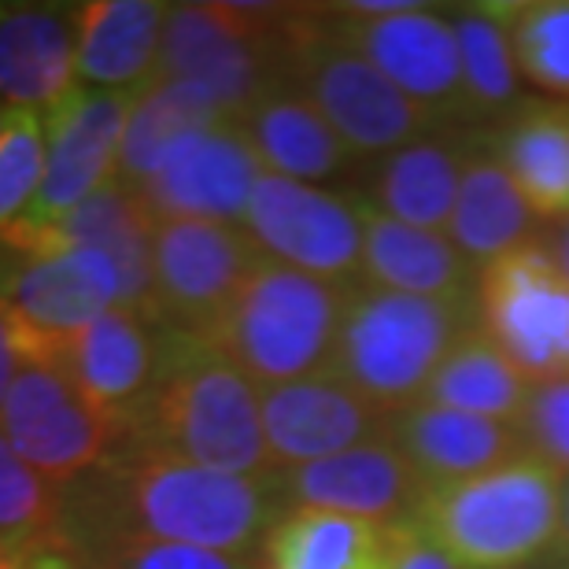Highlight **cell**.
Masks as SVG:
<instances>
[{"label":"cell","mask_w":569,"mask_h":569,"mask_svg":"<svg viewBox=\"0 0 569 569\" xmlns=\"http://www.w3.org/2000/svg\"><path fill=\"white\" fill-rule=\"evenodd\" d=\"M284 510L278 473L241 477L116 448L97 470L63 488V555L108 540H167L256 555Z\"/></svg>","instance_id":"6da1fadb"},{"label":"cell","mask_w":569,"mask_h":569,"mask_svg":"<svg viewBox=\"0 0 569 569\" xmlns=\"http://www.w3.org/2000/svg\"><path fill=\"white\" fill-rule=\"evenodd\" d=\"M119 448L167 455L203 470L270 477L259 389L208 340L170 333L141 411L130 418Z\"/></svg>","instance_id":"7a4b0ae2"},{"label":"cell","mask_w":569,"mask_h":569,"mask_svg":"<svg viewBox=\"0 0 569 569\" xmlns=\"http://www.w3.org/2000/svg\"><path fill=\"white\" fill-rule=\"evenodd\" d=\"M356 284H337L263 256L200 340L256 389L333 373Z\"/></svg>","instance_id":"3957f363"},{"label":"cell","mask_w":569,"mask_h":569,"mask_svg":"<svg viewBox=\"0 0 569 569\" xmlns=\"http://www.w3.org/2000/svg\"><path fill=\"white\" fill-rule=\"evenodd\" d=\"M566 477L521 455L455 485H432L415 521L462 569H526L559 548Z\"/></svg>","instance_id":"277c9868"},{"label":"cell","mask_w":569,"mask_h":569,"mask_svg":"<svg viewBox=\"0 0 569 569\" xmlns=\"http://www.w3.org/2000/svg\"><path fill=\"white\" fill-rule=\"evenodd\" d=\"M473 326L462 300H429L362 284L351 292L333 373L396 418L422 403L432 373Z\"/></svg>","instance_id":"5b68a950"},{"label":"cell","mask_w":569,"mask_h":569,"mask_svg":"<svg viewBox=\"0 0 569 569\" xmlns=\"http://www.w3.org/2000/svg\"><path fill=\"white\" fill-rule=\"evenodd\" d=\"M289 71L296 89L322 111L351 156L396 152L437 122L429 108L400 93L367 56L329 22V8H296L289 33Z\"/></svg>","instance_id":"8992f818"},{"label":"cell","mask_w":569,"mask_h":569,"mask_svg":"<svg viewBox=\"0 0 569 569\" xmlns=\"http://www.w3.org/2000/svg\"><path fill=\"white\" fill-rule=\"evenodd\" d=\"M289 4H178L167 11L156 78L192 82L233 122L270 93L278 63L289 67ZM152 78V82H156Z\"/></svg>","instance_id":"52a82bcc"},{"label":"cell","mask_w":569,"mask_h":569,"mask_svg":"<svg viewBox=\"0 0 569 569\" xmlns=\"http://www.w3.org/2000/svg\"><path fill=\"white\" fill-rule=\"evenodd\" d=\"M477 326L529 385L569 378V274L555 252L521 244L477 274Z\"/></svg>","instance_id":"ba28073f"},{"label":"cell","mask_w":569,"mask_h":569,"mask_svg":"<svg viewBox=\"0 0 569 569\" xmlns=\"http://www.w3.org/2000/svg\"><path fill=\"white\" fill-rule=\"evenodd\" d=\"M263 259L244 226L159 219L152 233V307L148 322L170 333H208L244 278Z\"/></svg>","instance_id":"9c48e42d"},{"label":"cell","mask_w":569,"mask_h":569,"mask_svg":"<svg viewBox=\"0 0 569 569\" xmlns=\"http://www.w3.org/2000/svg\"><path fill=\"white\" fill-rule=\"evenodd\" d=\"M0 437L52 485H74L119 448L122 429L52 362L27 359L0 407Z\"/></svg>","instance_id":"30bf717a"},{"label":"cell","mask_w":569,"mask_h":569,"mask_svg":"<svg viewBox=\"0 0 569 569\" xmlns=\"http://www.w3.org/2000/svg\"><path fill=\"white\" fill-rule=\"evenodd\" d=\"M241 226L259 252L284 267L337 284L362 278V208L345 197L263 170Z\"/></svg>","instance_id":"8fae6325"},{"label":"cell","mask_w":569,"mask_h":569,"mask_svg":"<svg viewBox=\"0 0 569 569\" xmlns=\"http://www.w3.org/2000/svg\"><path fill=\"white\" fill-rule=\"evenodd\" d=\"M133 93H100L78 86L44 119V178L27 226H52L78 203L119 181V152Z\"/></svg>","instance_id":"7c38bea8"},{"label":"cell","mask_w":569,"mask_h":569,"mask_svg":"<svg viewBox=\"0 0 569 569\" xmlns=\"http://www.w3.org/2000/svg\"><path fill=\"white\" fill-rule=\"evenodd\" d=\"M329 22L415 104L429 108L437 119L440 111H466L455 22L437 8L415 4L400 16H359L337 4L329 8Z\"/></svg>","instance_id":"4fadbf2b"},{"label":"cell","mask_w":569,"mask_h":569,"mask_svg":"<svg viewBox=\"0 0 569 569\" xmlns=\"http://www.w3.org/2000/svg\"><path fill=\"white\" fill-rule=\"evenodd\" d=\"M259 411H263V437L274 473L300 470L378 440L392 422L340 373L259 389Z\"/></svg>","instance_id":"5bb4252c"},{"label":"cell","mask_w":569,"mask_h":569,"mask_svg":"<svg viewBox=\"0 0 569 569\" xmlns=\"http://www.w3.org/2000/svg\"><path fill=\"white\" fill-rule=\"evenodd\" d=\"M263 163L237 122L181 141L152 178L133 192L152 219H200L241 226Z\"/></svg>","instance_id":"9a60e30c"},{"label":"cell","mask_w":569,"mask_h":569,"mask_svg":"<svg viewBox=\"0 0 569 569\" xmlns=\"http://www.w3.org/2000/svg\"><path fill=\"white\" fill-rule=\"evenodd\" d=\"M284 507H315L333 515L400 526L422 507L429 485L407 462V455L389 440V432L333 459L278 473Z\"/></svg>","instance_id":"2e32d148"},{"label":"cell","mask_w":569,"mask_h":569,"mask_svg":"<svg viewBox=\"0 0 569 569\" xmlns=\"http://www.w3.org/2000/svg\"><path fill=\"white\" fill-rule=\"evenodd\" d=\"M152 326L156 322H148L144 315L130 311V307H111L97 322L60 340L49 359L122 432L148 400L159 370L163 340H156Z\"/></svg>","instance_id":"e0dca14e"},{"label":"cell","mask_w":569,"mask_h":569,"mask_svg":"<svg viewBox=\"0 0 569 569\" xmlns=\"http://www.w3.org/2000/svg\"><path fill=\"white\" fill-rule=\"evenodd\" d=\"M78 86V11L0 8V104L49 116Z\"/></svg>","instance_id":"ac0fdd59"},{"label":"cell","mask_w":569,"mask_h":569,"mask_svg":"<svg viewBox=\"0 0 569 569\" xmlns=\"http://www.w3.org/2000/svg\"><path fill=\"white\" fill-rule=\"evenodd\" d=\"M389 440L429 488L466 481L526 455V440L515 422H496L437 403H415L396 415L389 422Z\"/></svg>","instance_id":"d6986e66"},{"label":"cell","mask_w":569,"mask_h":569,"mask_svg":"<svg viewBox=\"0 0 569 569\" xmlns=\"http://www.w3.org/2000/svg\"><path fill=\"white\" fill-rule=\"evenodd\" d=\"M78 82L100 93H141L156 78L170 4L89 0L78 4Z\"/></svg>","instance_id":"ffe728a7"},{"label":"cell","mask_w":569,"mask_h":569,"mask_svg":"<svg viewBox=\"0 0 569 569\" xmlns=\"http://www.w3.org/2000/svg\"><path fill=\"white\" fill-rule=\"evenodd\" d=\"M244 141L252 144L256 159L267 174H281L292 181L318 186L326 178H337L348 167V144L337 138V130L322 119L311 100L300 89L274 86L252 108L237 119Z\"/></svg>","instance_id":"44dd1931"},{"label":"cell","mask_w":569,"mask_h":569,"mask_svg":"<svg viewBox=\"0 0 569 569\" xmlns=\"http://www.w3.org/2000/svg\"><path fill=\"white\" fill-rule=\"evenodd\" d=\"M473 263L459 252L448 233L418 230L389 214L362 208V278L373 289L462 300Z\"/></svg>","instance_id":"7402d4cb"},{"label":"cell","mask_w":569,"mask_h":569,"mask_svg":"<svg viewBox=\"0 0 569 569\" xmlns=\"http://www.w3.org/2000/svg\"><path fill=\"white\" fill-rule=\"evenodd\" d=\"M392 526L284 507L256 548V569H389Z\"/></svg>","instance_id":"603a6c76"},{"label":"cell","mask_w":569,"mask_h":569,"mask_svg":"<svg viewBox=\"0 0 569 569\" xmlns=\"http://www.w3.org/2000/svg\"><path fill=\"white\" fill-rule=\"evenodd\" d=\"M226 122L233 119L219 108V100L208 89L178 82V78H156L141 93H133L130 122L119 152V181L130 189L144 186L181 141L197 138L203 130L226 127Z\"/></svg>","instance_id":"cb8c5ba5"},{"label":"cell","mask_w":569,"mask_h":569,"mask_svg":"<svg viewBox=\"0 0 569 569\" xmlns=\"http://www.w3.org/2000/svg\"><path fill=\"white\" fill-rule=\"evenodd\" d=\"M532 219L537 214L521 200L518 186L510 181L499 159L492 156L466 159V174L448 222V237L459 244V252L473 267H488L499 256L515 252L521 244H532L529 241Z\"/></svg>","instance_id":"d4e9b609"},{"label":"cell","mask_w":569,"mask_h":569,"mask_svg":"<svg viewBox=\"0 0 569 569\" xmlns=\"http://www.w3.org/2000/svg\"><path fill=\"white\" fill-rule=\"evenodd\" d=\"M532 385L521 373L503 348L496 340L481 333V326H473L459 345L451 348V356L440 362V370L432 373L422 403L451 407V411L496 418V422H515L526 411Z\"/></svg>","instance_id":"484cf974"},{"label":"cell","mask_w":569,"mask_h":569,"mask_svg":"<svg viewBox=\"0 0 569 569\" xmlns=\"http://www.w3.org/2000/svg\"><path fill=\"white\" fill-rule=\"evenodd\" d=\"M466 174V156L440 141H415L385 159L378 174V203L373 211L418 230L448 233L455 200Z\"/></svg>","instance_id":"4316f807"},{"label":"cell","mask_w":569,"mask_h":569,"mask_svg":"<svg viewBox=\"0 0 569 569\" xmlns=\"http://www.w3.org/2000/svg\"><path fill=\"white\" fill-rule=\"evenodd\" d=\"M499 163L537 219H569V108H532L510 127Z\"/></svg>","instance_id":"83f0119b"},{"label":"cell","mask_w":569,"mask_h":569,"mask_svg":"<svg viewBox=\"0 0 569 569\" xmlns=\"http://www.w3.org/2000/svg\"><path fill=\"white\" fill-rule=\"evenodd\" d=\"M462 67L466 111H499L518 97V60L510 44L507 8H459L451 16Z\"/></svg>","instance_id":"f1b7e54d"},{"label":"cell","mask_w":569,"mask_h":569,"mask_svg":"<svg viewBox=\"0 0 569 569\" xmlns=\"http://www.w3.org/2000/svg\"><path fill=\"white\" fill-rule=\"evenodd\" d=\"M0 548L63 551V488L0 437Z\"/></svg>","instance_id":"f546056e"},{"label":"cell","mask_w":569,"mask_h":569,"mask_svg":"<svg viewBox=\"0 0 569 569\" xmlns=\"http://www.w3.org/2000/svg\"><path fill=\"white\" fill-rule=\"evenodd\" d=\"M518 74L569 100V0L507 4Z\"/></svg>","instance_id":"4dcf8cb0"},{"label":"cell","mask_w":569,"mask_h":569,"mask_svg":"<svg viewBox=\"0 0 569 569\" xmlns=\"http://www.w3.org/2000/svg\"><path fill=\"white\" fill-rule=\"evenodd\" d=\"M44 178V119L8 111L0 130V241L27 219Z\"/></svg>","instance_id":"1f68e13d"},{"label":"cell","mask_w":569,"mask_h":569,"mask_svg":"<svg viewBox=\"0 0 569 569\" xmlns=\"http://www.w3.org/2000/svg\"><path fill=\"white\" fill-rule=\"evenodd\" d=\"M67 559L74 569H256L252 555H226L167 540H108Z\"/></svg>","instance_id":"d6a6232c"},{"label":"cell","mask_w":569,"mask_h":569,"mask_svg":"<svg viewBox=\"0 0 569 569\" xmlns=\"http://www.w3.org/2000/svg\"><path fill=\"white\" fill-rule=\"evenodd\" d=\"M518 432L526 440V455L548 462L569 481V378L532 385Z\"/></svg>","instance_id":"836d02e7"},{"label":"cell","mask_w":569,"mask_h":569,"mask_svg":"<svg viewBox=\"0 0 569 569\" xmlns=\"http://www.w3.org/2000/svg\"><path fill=\"white\" fill-rule=\"evenodd\" d=\"M389 569H462L451 559L448 551L440 548L429 532L418 526V521H400L392 526V540H389Z\"/></svg>","instance_id":"e575fe53"},{"label":"cell","mask_w":569,"mask_h":569,"mask_svg":"<svg viewBox=\"0 0 569 569\" xmlns=\"http://www.w3.org/2000/svg\"><path fill=\"white\" fill-rule=\"evenodd\" d=\"M22 367V345H19V326L4 303H0V407L8 400V389L16 381Z\"/></svg>","instance_id":"d590c367"},{"label":"cell","mask_w":569,"mask_h":569,"mask_svg":"<svg viewBox=\"0 0 569 569\" xmlns=\"http://www.w3.org/2000/svg\"><path fill=\"white\" fill-rule=\"evenodd\" d=\"M415 4L418 0H356V4H348V8L359 11V16H400V11Z\"/></svg>","instance_id":"8d00e7d4"},{"label":"cell","mask_w":569,"mask_h":569,"mask_svg":"<svg viewBox=\"0 0 569 569\" xmlns=\"http://www.w3.org/2000/svg\"><path fill=\"white\" fill-rule=\"evenodd\" d=\"M41 555H49V551H19V548H0V569H41Z\"/></svg>","instance_id":"74e56055"},{"label":"cell","mask_w":569,"mask_h":569,"mask_svg":"<svg viewBox=\"0 0 569 569\" xmlns=\"http://www.w3.org/2000/svg\"><path fill=\"white\" fill-rule=\"evenodd\" d=\"M41 569H74V566L63 551H49V555H41Z\"/></svg>","instance_id":"f35d334b"},{"label":"cell","mask_w":569,"mask_h":569,"mask_svg":"<svg viewBox=\"0 0 569 569\" xmlns=\"http://www.w3.org/2000/svg\"><path fill=\"white\" fill-rule=\"evenodd\" d=\"M555 259H559V267L569 274V222H566V230L559 237V248H555Z\"/></svg>","instance_id":"ab89813d"},{"label":"cell","mask_w":569,"mask_h":569,"mask_svg":"<svg viewBox=\"0 0 569 569\" xmlns=\"http://www.w3.org/2000/svg\"><path fill=\"white\" fill-rule=\"evenodd\" d=\"M559 548H562L566 566H569V481H566V515H562V540H559Z\"/></svg>","instance_id":"60d3db41"},{"label":"cell","mask_w":569,"mask_h":569,"mask_svg":"<svg viewBox=\"0 0 569 569\" xmlns=\"http://www.w3.org/2000/svg\"><path fill=\"white\" fill-rule=\"evenodd\" d=\"M8 111H11V108H4V104H0V130H4V119H8Z\"/></svg>","instance_id":"b9f144b4"},{"label":"cell","mask_w":569,"mask_h":569,"mask_svg":"<svg viewBox=\"0 0 569 569\" xmlns=\"http://www.w3.org/2000/svg\"><path fill=\"white\" fill-rule=\"evenodd\" d=\"M526 569H529V566H526ZM566 569H569V566H566Z\"/></svg>","instance_id":"7bdbcfd3"}]
</instances>
